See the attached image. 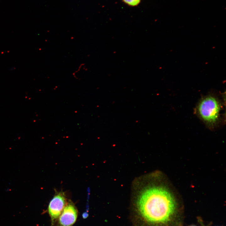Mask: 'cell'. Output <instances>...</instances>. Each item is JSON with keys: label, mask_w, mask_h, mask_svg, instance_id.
<instances>
[{"label": "cell", "mask_w": 226, "mask_h": 226, "mask_svg": "<svg viewBox=\"0 0 226 226\" xmlns=\"http://www.w3.org/2000/svg\"><path fill=\"white\" fill-rule=\"evenodd\" d=\"M178 214L172 194L163 187L153 186L145 189L139 196L133 215L137 226H169Z\"/></svg>", "instance_id": "obj_1"}, {"label": "cell", "mask_w": 226, "mask_h": 226, "mask_svg": "<svg viewBox=\"0 0 226 226\" xmlns=\"http://www.w3.org/2000/svg\"><path fill=\"white\" fill-rule=\"evenodd\" d=\"M221 108V104L217 98L208 95L200 101L196 110L198 116L204 122L213 126L218 121Z\"/></svg>", "instance_id": "obj_2"}, {"label": "cell", "mask_w": 226, "mask_h": 226, "mask_svg": "<svg viewBox=\"0 0 226 226\" xmlns=\"http://www.w3.org/2000/svg\"><path fill=\"white\" fill-rule=\"evenodd\" d=\"M66 204L65 195L60 192L56 194L51 201L48 206V212L52 221L59 217Z\"/></svg>", "instance_id": "obj_3"}, {"label": "cell", "mask_w": 226, "mask_h": 226, "mask_svg": "<svg viewBox=\"0 0 226 226\" xmlns=\"http://www.w3.org/2000/svg\"><path fill=\"white\" fill-rule=\"evenodd\" d=\"M59 218L60 226H71L75 222L77 212L75 206L69 203L65 206Z\"/></svg>", "instance_id": "obj_4"}, {"label": "cell", "mask_w": 226, "mask_h": 226, "mask_svg": "<svg viewBox=\"0 0 226 226\" xmlns=\"http://www.w3.org/2000/svg\"><path fill=\"white\" fill-rule=\"evenodd\" d=\"M141 0H122L123 2L126 4L131 6L137 5Z\"/></svg>", "instance_id": "obj_5"}, {"label": "cell", "mask_w": 226, "mask_h": 226, "mask_svg": "<svg viewBox=\"0 0 226 226\" xmlns=\"http://www.w3.org/2000/svg\"><path fill=\"white\" fill-rule=\"evenodd\" d=\"M88 216V214L87 213L85 212L83 214V218H86Z\"/></svg>", "instance_id": "obj_6"}, {"label": "cell", "mask_w": 226, "mask_h": 226, "mask_svg": "<svg viewBox=\"0 0 226 226\" xmlns=\"http://www.w3.org/2000/svg\"><path fill=\"white\" fill-rule=\"evenodd\" d=\"M195 226V225H191V226Z\"/></svg>", "instance_id": "obj_7"}]
</instances>
